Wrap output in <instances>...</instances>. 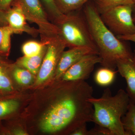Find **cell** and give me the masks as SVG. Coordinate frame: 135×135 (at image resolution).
Here are the masks:
<instances>
[{
    "label": "cell",
    "mask_w": 135,
    "mask_h": 135,
    "mask_svg": "<svg viewBox=\"0 0 135 135\" xmlns=\"http://www.w3.org/2000/svg\"><path fill=\"white\" fill-rule=\"evenodd\" d=\"M63 95L42 118L40 127L43 132L60 133L68 129L73 132L84 123L92 122L94 109L88 101L86 92L71 88Z\"/></svg>",
    "instance_id": "1"
},
{
    "label": "cell",
    "mask_w": 135,
    "mask_h": 135,
    "mask_svg": "<svg viewBox=\"0 0 135 135\" xmlns=\"http://www.w3.org/2000/svg\"><path fill=\"white\" fill-rule=\"evenodd\" d=\"M92 1L84 5L83 15L101 58L100 64L115 70L118 60L133 59V52L125 41L118 38L104 23Z\"/></svg>",
    "instance_id": "2"
},
{
    "label": "cell",
    "mask_w": 135,
    "mask_h": 135,
    "mask_svg": "<svg viewBox=\"0 0 135 135\" xmlns=\"http://www.w3.org/2000/svg\"><path fill=\"white\" fill-rule=\"evenodd\" d=\"M88 100L94 108L93 122L104 130L105 135H127L122 122L130 101L127 92L120 89L113 96L107 88L100 97H92Z\"/></svg>",
    "instance_id": "3"
},
{
    "label": "cell",
    "mask_w": 135,
    "mask_h": 135,
    "mask_svg": "<svg viewBox=\"0 0 135 135\" xmlns=\"http://www.w3.org/2000/svg\"><path fill=\"white\" fill-rule=\"evenodd\" d=\"M75 12L64 15L54 24L58 29L59 35L65 42L66 47H86L93 50L99 55L83 13Z\"/></svg>",
    "instance_id": "4"
},
{
    "label": "cell",
    "mask_w": 135,
    "mask_h": 135,
    "mask_svg": "<svg viewBox=\"0 0 135 135\" xmlns=\"http://www.w3.org/2000/svg\"><path fill=\"white\" fill-rule=\"evenodd\" d=\"M12 4L19 6L27 20L38 26L41 41H50L59 35L57 27L50 22L41 0H14Z\"/></svg>",
    "instance_id": "5"
},
{
    "label": "cell",
    "mask_w": 135,
    "mask_h": 135,
    "mask_svg": "<svg viewBox=\"0 0 135 135\" xmlns=\"http://www.w3.org/2000/svg\"><path fill=\"white\" fill-rule=\"evenodd\" d=\"M134 9V7L132 5H120L100 16L104 23L116 36L130 35L135 33Z\"/></svg>",
    "instance_id": "6"
},
{
    "label": "cell",
    "mask_w": 135,
    "mask_h": 135,
    "mask_svg": "<svg viewBox=\"0 0 135 135\" xmlns=\"http://www.w3.org/2000/svg\"><path fill=\"white\" fill-rule=\"evenodd\" d=\"M66 47L65 42L59 35L50 41L37 74L36 85L42 84L55 73L59 59Z\"/></svg>",
    "instance_id": "7"
},
{
    "label": "cell",
    "mask_w": 135,
    "mask_h": 135,
    "mask_svg": "<svg viewBox=\"0 0 135 135\" xmlns=\"http://www.w3.org/2000/svg\"><path fill=\"white\" fill-rule=\"evenodd\" d=\"M101 62L99 55H87L70 68L59 79L62 81L66 82L85 81L89 78L95 65Z\"/></svg>",
    "instance_id": "8"
},
{
    "label": "cell",
    "mask_w": 135,
    "mask_h": 135,
    "mask_svg": "<svg viewBox=\"0 0 135 135\" xmlns=\"http://www.w3.org/2000/svg\"><path fill=\"white\" fill-rule=\"evenodd\" d=\"M97 54L91 49L86 47H74L64 51L59 61L55 75L59 79L71 66L75 64L85 56Z\"/></svg>",
    "instance_id": "9"
},
{
    "label": "cell",
    "mask_w": 135,
    "mask_h": 135,
    "mask_svg": "<svg viewBox=\"0 0 135 135\" xmlns=\"http://www.w3.org/2000/svg\"><path fill=\"white\" fill-rule=\"evenodd\" d=\"M6 12L8 25L15 33L25 32L34 36L39 34L38 29L31 27L27 24L26 18L18 5L12 4L11 7Z\"/></svg>",
    "instance_id": "10"
},
{
    "label": "cell",
    "mask_w": 135,
    "mask_h": 135,
    "mask_svg": "<svg viewBox=\"0 0 135 135\" xmlns=\"http://www.w3.org/2000/svg\"><path fill=\"white\" fill-rule=\"evenodd\" d=\"M118 72L126 80L127 92L130 101L135 104V62L133 59H123L116 63Z\"/></svg>",
    "instance_id": "11"
},
{
    "label": "cell",
    "mask_w": 135,
    "mask_h": 135,
    "mask_svg": "<svg viewBox=\"0 0 135 135\" xmlns=\"http://www.w3.org/2000/svg\"><path fill=\"white\" fill-rule=\"evenodd\" d=\"M47 45L45 46L41 53L37 55L30 57L24 56L19 58L17 61V65L28 70L33 75L38 74L47 50Z\"/></svg>",
    "instance_id": "12"
},
{
    "label": "cell",
    "mask_w": 135,
    "mask_h": 135,
    "mask_svg": "<svg viewBox=\"0 0 135 135\" xmlns=\"http://www.w3.org/2000/svg\"><path fill=\"white\" fill-rule=\"evenodd\" d=\"M92 0H54L56 5L61 13L67 15L79 10Z\"/></svg>",
    "instance_id": "13"
},
{
    "label": "cell",
    "mask_w": 135,
    "mask_h": 135,
    "mask_svg": "<svg viewBox=\"0 0 135 135\" xmlns=\"http://www.w3.org/2000/svg\"><path fill=\"white\" fill-rule=\"evenodd\" d=\"M118 71L108 68L102 67L97 71L95 75L96 83L102 86H109L113 83Z\"/></svg>",
    "instance_id": "14"
},
{
    "label": "cell",
    "mask_w": 135,
    "mask_h": 135,
    "mask_svg": "<svg viewBox=\"0 0 135 135\" xmlns=\"http://www.w3.org/2000/svg\"><path fill=\"white\" fill-rule=\"evenodd\" d=\"M100 15L109 10L122 5L134 6L133 0H92Z\"/></svg>",
    "instance_id": "15"
},
{
    "label": "cell",
    "mask_w": 135,
    "mask_h": 135,
    "mask_svg": "<svg viewBox=\"0 0 135 135\" xmlns=\"http://www.w3.org/2000/svg\"><path fill=\"white\" fill-rule=\"evenodd\" d=\"M122 122L127 135H135V104L130 101Z\"/></svg>",
    "instance_id": "16"
},
{
    "label": "cell",
    "mask_w": 135,
    "mask_h": 135,
    "mask_svg": "<svg viewBox=\"0 0 135 135\" xmlns=\"http://www.w3.org/2000/svg\"><path fill=\"white\" fill-rule=\"evenodd\" d=\"M49 41L38 42L31 40L25 42L22 47L24 56L30 57L39 55Z\"/></svg>",
    "instance_id": "17"
},
{
    "label": "cell",
    "mask_w": 135,
    "mask_h": 135,
    "mask_svg": "<svg viewBox=\"0 0 135 135\" xmlns=\"http://www.w3.org/2000/svg\"><path fill=\"white\" fill-rule=\"evenodd\" d=\"M49 18L53 23L61 19L64 16L56 5L54 0H41Z\"/></svg>",
    "instance_id": "18"
},
{
    "label": "cell",
    "mask_w": 135,
    "mask_h": 135,
    "mask_svg": "<svg viewBox=\"0 0 135 135\" xmlns=\"http://www.w3.org/2000/svg\"><path fill=\"white\" fill-rule=\"evenodd\" d=\"M33 74L28 70L18 67L15 68L13 71L14 79L18 83L23 85L31 84L33 80Z\"/></svg>",
    "instance_id": "19"
},
{
    "label": "cell",
    "mask_w": 135,
    "mask_h": 135,
    "mask_svg": "<svg viewBox=\"0 0 135 135\" xmlns=\"http://www.w3.org/2000/svg\"><path fill=\"white\" fill-rule=\"evenodd\" d=\"M19 106L18 101L10 99L0 101V118L15 112Z\"/></svg>",
    "instance_id": "20"
},
{
    "label": "cell",
    "mask_w": 135,
    "mask_h": 135,
    "mask_svg": "<svg viewBox=\"0 0 135 135\" xmlns=\"http://www.w3.org/2000/svg\"><path fill=\"white\" fill-rule=\"evenodd\" d=\"M15 34L14 31L8 25L4 27V34L1 46L0 48V55H7L11 46V36Z\"/></svg>",
    "instance_id": "21"
},
{
    "label": "cell",
    "mask_w": 135,
    "mask_h": 135,
    "mask_svg": "<svg viewBox=\"0 0 135 135\" xmlns=\"http://www.w3.org/2000/svg\"><path fill=\"white\" fill-rule=\"evenodd\" d=\"M4 65L0 61V90L9 92L12 90L13 88Z\"/></svg>",
    "instance_id": "22"
},
{
    "label": "cell",
    "mask_w": 135,
    "mask_h": 135,
    "mask_svg": "<svg viewBox=\"0 0 135 135\" xmlns=\"http://www.w3.org/2000/svg\"><path fill=\"white\" fill-rule=\"evenodd\" d=\"M92 129L90 130H88L86 127V123L77 128L71 133L72 135H94V131Z\"/></svg>",
    "instance_id": "23"
},
{
    "label": "cell",
    "mask_w": 135,
    "mask_h": 135,
    "mask_svg": "<svg viewBox=\"0 0 135 135\" xmlns=\"http://www.w3.org/2000/svg\"><path fill=\"white\" fill-rule=\"evenodd\" d=\"M14 0H0V9L3 11H7L11 7Z\"/></svg>",
    "instance_id": "24"
},
{
    "label": "cell",
    "mask_w": 135,
    "mask_h": 135,
    "mask_svg": "<svg viewBox=\"0 0 135 135\" xmlns=\"http://www.w3.org/2000/svg\"><path fill=\"white\" fill-rule=\"evenodd\" d=\"M8 25L6 12L0 9V27L7 26Z\"/></svg>",
    "instance_id": "25"
},
{
    "label": "cell",
    "mask_w": 135,
    "mask_h": 135,
    "mask_svg": "<svg viewBox=\"0 0 135 135\" xmlns=\"http://www.w3.org/2000/svg\"><path fill=\"white\" fill-rule=\"evenodd\" d=\"M121 40L124 41H131L135 43V33L130 35L117 36Z\"/></svg>",
    "instance_id": "26"
},
{
    "label": "cell",
    "mask_w": 135,
    "mask_h": 135,
    "mask_svg": "<svg viewBox=\"0 0 135 135\" xmlns=\"http://www.w3.org/2000/svg\"><path fill=\"white\" fill-rule=\"evenodd\" d=\"M4 27H5V26L0 27V48H1V46L3 39Z\"/></svg>",
    "instance_id": "27"
},
{
    "label": "cell",
    "mask_w": 135,
    "mask_h": 135,
    "mask_svg": "<svg viewBox=\"0 0 135 135\" xmlns=\"http://www.w3.org/2000/svg\"><path fill=\"white\" fill-rule=\"evenodd\" d=\"M14 134L17 135H25L27 134L26 132L22 129H17L15 131Z\"/></svg>",
    "instance_id": "28"
},
{
    "label": "cell",
    "mask_w": 135,
    "mask_h": 135,
    "mask_svg": "<svg viewBox=\"0 0 135 135\" xmlns=\"http://www.w3.org/2000/svg\"><path fill=\"white\" fill-rule=\"evenodd\" d=\"M133 60L135 62V50L134 51V52H133Z\"/></svg>",
    "instance_id": "29"
},
{
    "label": "cell",
    "mask_w": 135,
    "mask_h": 135,
    "mask_svg": "<svg viewBox=\"0 0 135 135\" xmlns=\"http://www.w3.org/2000/svg\"><path fill=\"white\" fill-rule=\"evenodd\" d=\"M133 21H134V22L135 23V12L133 15Z\"/></svg>",
    "instance_id": "30"
},
{
    "label": "cell",
    "mask_w": 135,
    "mask_h": 135,
    "mask_svg": "<svg viewBox=\"0 0 135 135\" xmlns=\"http://www.w3.org/2000/svg\"><path fill=\"white\" fill-rule=\"evenodd\" d=\"M133 2H134V8L135 9V0H133Z\"/></svg>",
    "instance_id": "31"
}]
</instances>
